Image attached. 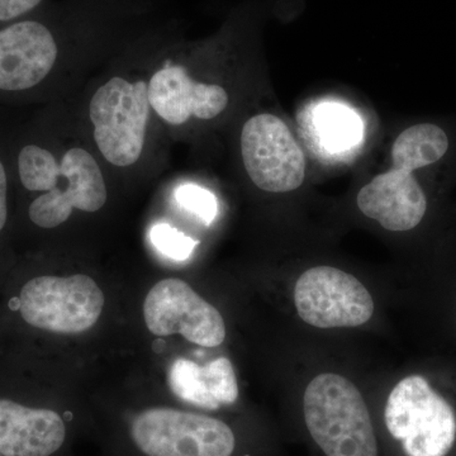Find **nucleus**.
I'll use <instances>...</instances> for the list:
<instances>
[{
    "instance_id": "nucleus-13",
    "label": "nucleus",
    "mask_w": 456,
    "mask_h": 456,
    "mask_svg": "<svg viewBox=\"0 0 456 456\" xmlns=\"http://www.w3.org/2000/svg\"><path fill=\"white\" fill-rule=\"evenodd\" d=\"M65 440L66 425L55 411L0 399V454L51 456Z\"/></svg>"
},
{
    "instance_id": "nucleus-4",
    "label": "nucleus",
    "mask_w": 456,
    "mask_h": 456,
    "mask_svg": "<svg viewBox=\"0 0 456 456\" xmlns=\"http://www.w3.org/2000/svg\"><path fill=\"white\" fill-rule=\"evenodd\" d=\"M131 440L146 456H233L236 435L216 417L152 407L134 416Z\"/></svg>"
},
{
    "instance_id": "nucleus-17",
    "label": "nucleus",
    "mask_w": 456,
    "mask_h": 456,
    "mask_svg": "<svg viewBox=\"0 0 456 456\" xmlns=\"http://www.w3.org/2000/svg\"><path fill=\"white\" fill-rule=\"evenodd\" d=\"M18 171L27 191H50L59 179L60 164L49 150L28 145L18 155Z\"/></svg>"
},
{
    "instance_id": "nucleus-1",
    "label": "nucleus",
    "mask_w": 456,
    "mask_h": 456,
    "mask_svg": "<svg viewBox=\"0 0 456 456\" xmlns=\"http://www.w3.org/2000/svg\"><path fill=\"white\" fill-rule=\"evenodd\" d=\"M302 412L311 439L325 456H379V444L364 395L338 371L308 380Z\"/></svg>"
},
{
    "instance_id": "nucleus-2",
    "label": "nucleus",
    "mask_w": 456,
    "mask_h": 456,
    "mask_svg": "<svg viewBox=\"0 0 456 456\" xmlns=\"http://www.w3.org/2000/svg\"><path fill=\"white\" fill-rule=\"evenodd\" d=\"M383 421L406 456H446L456 441L454 408L422 375H407L393 386Z\"/></svg>"
},
{
    "instance_id": "nucleus-14",
    "label": "nucleus",
    "mask_w": 456,
    "mask_h": 456,
    "mask_svg": "<svg viewBox=\"0 0 456 456\" xmlns=\"http://www.w3.org/2000/svg\"><path fill=\"white\" fill-rule=\"evenodd\" d=\"M171 392L182 401L204 410H218L235 403L240 395L232 362L217 358L206 365L188 359H176L169 374Z\"/></svg>"
},
{
    "instance_id": "nucleus-19",
    "label": "nucleus",
    "mask_w": 456,
    "mask_h": 456,
    "mask_svg": "<svg viewBox=\"0 0 456 456\" xmlns=\"http://www.w3.org/2000/svg\"><path fill=\"white\" fill-rule=\"evenodd\" d=\"M175 198L180 206L196 215L204 224L215 221L218 204L211 191L197 184H184L176 189Z\"/></svg>"
},
{
    "instance_id": "nucleus-18",
    "label": "nucleus",
    "mask_w": 456,
    "mask_h": 456,
    "mask_svg": "<svg viewBox=\"0 0 456 456\" xmlns=\"http://www.w3.org/2000/svg\"><path fill=\"white\" fill-rule=\"evenodd\" d=\"M150 239L160 253L176 261L187 260L197 246V241L167 224H155Z\"/></svg>"
},
{
    "instance_id": "nucleus-6",
    "label": "nucleus",
    "mask_w": 456,
    "mask_h": 456,
    "mask_svg": "<svg viewBox=\"0 0 456 456\" xmlns=\"http://www.w3.org/2000/svg\"><path fill=\"white\" fill-rule=\"evenodd\" d=\"M104 294L88 275H44L29 281L20 294V316L28 325L56 334H80L101 317Z\"/></svg>"
},
{
    "instance_id": "nucleus-3",
    "label": "nucleus",
    "mask_w": 456,
    "mask_h": 456,
    "mask_svg": "<svg viewBox=\"0 0 456 456\" xmlns=\"http://www.w3.org/2000/svg\"><path fill=\"white\" fill-rule=\"evenodd\" d=\"M149 83L114 77L94 93L89 103L95 143L117 167L136 164L145 147L150 119Z\"/></svg>"
},
{
    "instance_id": "nucleus-9",
    "label": "nucleus",
    "mask_w": 456,
    "mask_h": 456,
    "mask_svg": "<svg viewBox=\"0 0 456 456\" xmlns=\"http://www.w3.org/2000/svg\"><path fill=\"white\" fill-rule=\"evenodd\" d=\"M107 200L106 182L94 156L74 147L62 156L55 188L33 200L28 215L36 226L55 228L68 221L74 209L97 212Z\"/></svg>"
},
{
    "instance_id": "nucleus-8",
    "label": "nucleus",
    "mask_w": 456,
    "mask_h": 456,
    "mask_svg": "<svg viewBox=\"0 0 456 456\" xmlns=\"http://www.w3.org/2000/svg\"><path fill=\"white\" fill-rule=\"evenodd\" d=\"M143 317L156 336L179 334L203 347H217L226 340L221 312L180 279H164L151 288L143 303Z\"/></svg>"
},
{
    "instance_id": "nucleus-22",
    "label": "nucleus",
    "mask_w": 456,
    "mask_h": 456,
    "mask_svg": "<svg viewBox=\"0 0 456 456\" xmlns=\"http://www.w3.org/2000/svg\"><path fill=\"white\" fill-rule=\"evenodd\" d=\"M0 456H4V455L0 454Z\"/></svg>"
},
{
    "instance_id": "nucleus-7",
    "label": "nucleus",
    "mask_w": 456,
    "mask_h": 456,
    "mask_svg": "<svg viewBox=\"0 0 456 456\" xmlns=\"http://www.w3.org/2000/svg\"><path fill=\"white\" fill-rule=\"evenodd\" d=\"M241 155L248 178L261 191L288 193L305 182V158L301 146L274 114L260 113L246 121Z\"/></svg>"
},
{
    "instance_id": "nucleus-12",
    "label": "nucleus",
    "mask_w": 456,
    "mask_h": 456,
    "mask_svg": "<svg viewBox=\"0 0 456 456\" xmlns=\"http://www.w3.org/2000/svg\"><path fill=\"white\" fill-rule=\"evenodd\" d=\"M57 45L50 29L25 20L0 29V90H26L53 70Z\"/></svg>"
},
{
    "instance_id": "nucleus-21",
    "label": "nucleus",
    "mask_w": 456,
    "mask_h": 456,
    "mask_svg": "<svg viewBox=\"0 0 456 456\" xmlns=\"http://www.w3.org/2000/svg\"><path fill=\"white\" fill-rule=\"evenodd\" d=\"M8 217L7 206V174L0 161V231L5 226Z\"/></svg>"
},
{
    "instance_id": "nucleus-10",
    "label": "nucleus",
    "mask_w": 456,
    "mask_h": 456,
    "mask_svg": "<svg viewBox=\"0 0 456 456\" xmlns=\"http://www.w3.org/2000/svg\"><path fill=\"white\" fill-rule=\"evenodd\" d=\"M149 101L163 121L182 126L191 118H216L226 110L230 98L217 84L198 83L184 66L169 65L159 69L150 79Z\"/></svg>"
},
{
    "instance_id": "nucleus-5",
    "label": "nucleus",
    "mask_w": 456,
    "mask_h": 456,
    "mask_svg": "<svg viewBox=\"0 0 456 456\" xmlns=\"http://www.w3.org/2000/svg\"><path fill=\"white\" fill-rule=\"evenodd\" d=\"M292 299L302 322L318 330L356 329L368 325L375 314L367 285L336 266H312L301 273Z\"/></svg>"
},
{
    "instance_id": "nucleus-11",
    "label": "nucleus",
    "mask_w": 456,
    "mask_h": 456,
    "mask_svg": "<svg viewBox=\"0 0 456 456\" xmlns=\"http://www.w3.org/2000/svg\"><path fill=\"white\" fill-rule=\"evenodd\" d=\"M365 217L391 232H408L424 222L428 198L415 173L393 167L375 176L356 197Z\"/></svg>"
},
{
    "instance_id": "nucleus-16",
    "label": "nucleus",
    "mask_w": 456,
    "mask_h": 456,
    "mask_svg": "<svg viewBox=\"0 0 456 456\" xmlns=\"http://www.w3.org/2000/svg\"><path fill=\"white\" fill-rule=\"evenodd\" d=\"M316 130L323 147L331 151L351 149L362 139L358 114L341 104H323L316 112Z\"/></svg>"
},
{
    "instance_id": "nucleus-20",
    "label": "nucleus",
    "mask_w": 456,
    "mask_h": 456,
    "mask_svg": "<svg viewBox=\"0 0 456 456\" xmlns=\"http://www.w3.org/2000/svg\"><path fill=\"white\" fill-rule=\"evenodd\" d=\"M41 0H0V20H11L28 13Z\"/></svg>"
},
{
    "instance_id": "nucleus-15",
    "label": "nucleus",
    "mask_w": 456,
    "mask_h": 456,
    "mask_svg": "<svg viewBox=\"0 0 456 456\" xmlns=\"http://www.w3.org/2000/svg\"><path fill=\"white\" fill-rule=\"evenodd\" d=\"M452 150L448 131L437 123L421 122L398 134L392 146L395 169L415 173L443 161Z\"/></svg>"
}]
</instances>
